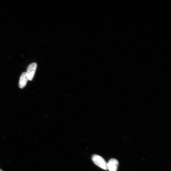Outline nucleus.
Listing matches in <instances>:
<instances>
[{"label":"nucleus","mask_w":171,"mask_h":171,"mask_svg":"<svg viewBox=\"0 0 171 171\" xmlns=\"http://www.w3.org/2000/svg\"><path fill=\"white\" fill-rule=\"evenodd\" d=\"M92 160L94 164L99 167L105 170H107V163L104 159L98 155H94L92 157Z\"/></svg>","instance_id":"1"},{"label":"nucleus","mask_w":171,"mask_h":171,"mask_svg":"<svg viewBox=\"0 0 171 171\" xmlns=\"http://www.w3.org/2000/svg\"><path fill=\"white\" fill-rule=\"evenodd\" d=\"M0 171H3V170L1 169H0Z\"/></svg>","instance_id":"5"},{"label":"nucleus","mask_w":171,"mask_h":171,"mask_svg":"<svg viewBox=\"0 0 171 171\" xmlns=\"http://www.w3.org/2000/svg\"><path fill=\"white\" fill-rule=\"evenodd\" d=\"M28 78L26 72L22 73L20 78L19 86L21 89H23L26 85L28 81Z\"/></svg>","instance_id":"4"},{"label":"nucleus","mask_w":171,"mask_h":171,"mask_svg":"<svg viewBox=\"0 0 171 171\" xmlns=\"http://www.w3.org/2000/svg\"><path fill=\"white\" fill-rule=\"evenodd\" d=\"M37 68V63L35 62L31 63L28 67L26 73L28 80L31 81L33 80Z\"/></svg>","instance_id":"2"},{"label":"nucleus","mask_w":171,"mask_h":171,"mask_svg":"<svg viewBox=\"0 0 171 171\" xmlns=\"http://www.w3.org/2000/svg\"><path fill=\"white\" fill-rule=\"evenodd\" d=\"M118 162L114 158H112L107 163V169L109 171H117Z\"/></svg>","instance_id":"3"}]
</instances>
